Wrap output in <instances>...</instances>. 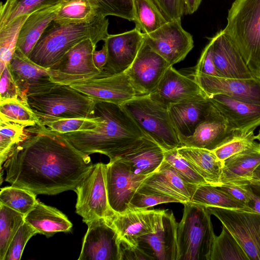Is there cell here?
Masks as SVG:
<instances>
[{
	"instance_id": "cell-57",
	"label": "cell",
	"mask_w": 260,
	"mask_h": 260,
	"mask_svg": "<svg viewBox=\"0 0 260 260\" xmlns=\"http://www.w3.org/2000/svg\"><path fill=\"white\" fill-rule=\"evenodd\" d=\"M250 183L254 184L260 186V180L253 178L250 181Z\"/></svg>"
},
{
	"instance_id": "cell-28",
	"label": "cell",
	"mask_w": 260,
	"mask_h": 260,
	"mask_svg": "<svg viewBox=\"0 0 260 260\" xmlns=\"http://www.w3.org/2000/svg\"><path fill=\"white\" fill-rule=\"evenodd\" d=\"M165 150L153 140L145 137L130 151L119 157L135 174L149 175L164 161Z\"/></svg>"
},
{
	"instance_id": "cell-14",
	"label": "cell",
	"mask_w": 260,
	"mask_h": 260,
	"mask_svg": "<svg viewBox=\"0 0 260 260\" xmlns=\"http://www.w3.org/2000/svg\"><path fill=\"white\" fill-rule=\"evenodd\" d=\"M85 234L78 260H121L120 241L116 231L105 218L86 223Z\"/></svg>"
},
{
	"instance_id": "cell-15",
	"label": "cell",
	"mask_w": 260,
	"mask_h": 260,
	"mask_svg": "<svg viewBox=\"0 0 260 260\" xmlns=\"http://www.w3.org/2000/svg\"><path fill=\"white\" fill-rule=\"evenodd\" d=\"M177 225L173 212L162 209L155 231L139 238L138 246L152 260H178Z\"/></svg>"
},
{
	"instance_id": "cell-56",
	"label": "cell",
	"mask_w": 260,
	"mask_h": 260,
	"mask_svg": "<svg viewBox=\"0 0 260 260\" xmlns=\"http://www.w3.org/2000/svg\"><path fill=\"white\" fill-rule=\"evenodd\" d=\"M253 178L260 180V165L255 170L253 174Z\"/></svg>"
},
{
	"instance_id": "cell-51",
	"label": "cell",
	"mask_w": 260,
	"mask_h": 260,
	"mask_svg": "<svg viewBox=\"0 0 260 260\" xmlns=\"http://www.w3.org/2000/svg\"><path fill=\"white\" fill-rule=\"evenodd\" d=\"M249 184L225 183L218 187L238 201L250 205V199L248 191Z\"/></svg>"
},
{
	"instance_id": "cell-41",
	"label": "cell",
	"mask_w": 260,
	"mask_h": 260,
	"mask_svg": "<svg viewBox=\"0 0 260 260\" xmlns=\"http://www.w3.org/2000/svg\"><path fill=\"white\" fill-rule=\"evenodd\" d=\"M25 128L18 124L0 121L1 169L14 147L24 138Z\"/></svg>"
},
{
	"instance_id": "cell-10",
	"label": "cell",
	"mask_w": 260,
	"mask_h": 260,
	"mask_svg": "<svg viewBox=\"0 0 260 260\" xmlns=\"http://www.w3.org/2000/svg\"><path fill=\"white\" fill-rule=\"evenodd\" d=\"M96 46L87 39L71 48L56 63L47 69L52 81L57 84L70 85L101 75L93 60Z\"/></svg>"
},
{
	"instance_id": "cell-36",
	"label": "cell",
	"mask_w": 260,
	"mask_h": 260,
	"mask_svg": "<svg viewBox=\"0 0 260 260\" xmlns=\"http://www.w3.org/2000/svg\"><path fill=\"white\" fill-rule=\"evenodd\" d=\"M0 121L25 127L40 125L39 120L27 102L19 99L0 102Z\"/></svg>"
},
{
	"instance_id": "cell-2",
	"label": "cell",
	"mask_w": 260,
	"mask_h": 260,
	"mask_svg": "<svg viewBox=\"0 0 260 260\" xmlns=\"http://www.w3.org/2000/svg\"><path fill=\"white\" fill-rule=\"evenodd\" d=\"M94 101V114L101 119L95 128L61 134L77 150L88 155L103 154L112 160L147 137L122 105Z\"/></svg>"
},
{
	"instance_id": "cell-40",
	"label": "cell",
	"mask_w": 260,
	"mask_h": 260,
	"mask_svg": "<svg viewBox=\"0 0 260 260\" xmlns=\"http://www.w3.org/2000/svg\"><path fill=\"white\" fill-rule=\"evenodd\" d=\"M28 16L19 17L0 29V73L12 58L16 49L20 30Z\"/></svg>"
},
{
	"instance_id": "cell-17",
	"label": "cell",
	"mask_w": 260,
	"mask_h": 260,
	"mask_svg": "<svg viewBox=\"0 0 260 260\" xmlns=\"http://www.w3.org/2000/svg\"><path fill=\"white\" fill-rule=\"evenodd\" d=\"M169 67L168 63L144 41L134 61L126 71L138 95H149Z\"/></svg>"
},
{
	"instance_id": "cell-21",
	"label": "cell",
	"mask_w": 260,
	"mask_h": 260,
	"mask_svg": "<svg viewBox=\"0 0 260 260\" xmlns=\"http://www.w3.org/2000/svg\"><path fill=\"white\" fill-rule=\"evenodd\" d=\"M144 41V34L136 27L118 34H109L104 41L108 59L102 74L109 75L125 72L134 61Z\"/></svg>"
},
{
	"instance_id": "cell-58",
	"label": "cell",
	"mask_w": 260,
	"mask_h": 260,
	"mask_svg": "<svg viewBox=\"0 0 260 260\" xmlns=\"http://www.w3.org/2000/svg\"><path fill=\"white\" fill-rule=\"evenodd\" d=\"M255 140H257L260 143V130L259 131V132L258 134L256 136H255Z\"/></svg>"
},
{
	"instance_id": "cell-16",
	"label": "cell",
	"mask_w": 260,
	"mask_h": 260,
	"mask_svg": "<svg viewBox=\"0 0 260 260\" xmlns=\"http://www.w3.org/2000/svg\"><path fill=\"white\" fill-rule=\"evenodd\" d=\"M162 211L128 208L120 213L114 212L105 218L117 232L120 242L138 246L139 238L155 231Z\"/></svg>"
},
{
	"instance_id": "cell-47",
	"label": "cell",
	"mask_w": 260,
	"mask_h": 260,
	"mask_svg": "<svg viewBox=\"0 0 260 260\" xmlns=\"http://www.w3.org/2000/svg\"><path fill=\"white\" fill-rule=\"evenodd\" d=\"M169 203H179V201L167 196L147 194L137 191L131 200L129 208L148 209L158 204Z\"/></svg>"
},
{
	"instance_id": "cell-20",
	"label": "cell",
	"mask_w": 260,
	"mask_h": 260,
	"mask_svg": "<svg viewBox=\"0 0 260 260\" xmlns=\"http://www.w3.org/2000/svg\"><path fill=\"white\" fill-rule=\"evenodd\" d=\"M192 78L207 97L222 94L243 101L260 104V77L236 79L194 72Z\"/></svg>"
},
{
	"instance_id": "cell-24",
	"label": "cell",
	"mask_w": 260,
	"mask_h": 260,
	"mask_svg": "<svg viewBox=\"0 0 260 260\" xmlns=\"http://www.w3.org/2000/svg\"><path fill=\"white\" fill-rule=\"evenodd\" d=\"M209 39L212 44L214 63L221 76L236 79H250L255 77L224 29Z\"/></svg>"
},
{
	"instance_id": "cell-23",
	"label": "cell",
	"mask_w": 260,
	"mask_h": 260,
	"mask_svg": "<svg viewBox=\"0 0 260 260\" xmlns=\"http://www.w3.org/2000/svg\"><path fill=\"white\" fill-rule=\"evenodd\" d=\"M206 94L193 78L186 76L169 67L150 98L166 109L196 96Z\"/></svg>"
},
{
	"instance_id": "cell-55",
	"label": "cell",
	"mask_w": 260,
	"mask_h": 260,
	"mask_svg": "<svg viewBox=\"0 0 260 260\" xmlns=\"http://www.w3.org/2000/svg\"><path fill=\"white\" fill-rule=\"evenodd\" d=\"M202 0H183L184 14L194 13L199 8Z\"/></svg>"
},
{
	"instance_id": "cell-29",
	"label": "cell",
	"mask_w": 260,
	"mask_h": 260,
	"mask_svg": "<svg viewBox=\"0 0 260 260\" xmlns=\"http://www.w3.org/2000/svg\"><path fill=\"white\" fill-rule=\"evenodd\" d=\"M24 221L38 233L47 238L58 232H69L73 226L63 213L38 200L34 208L24 216Z\"/></svg>"
},
{
	"instance_id": "cell-19",
	"label": "cell",
	"mask_w": 260,
	"mask_h": 260,
	"mask_svg": "<svg viewBox=\"0 0 260 260\" xmlns=\"http://www.w3.org/2000/svg\"><path fill=\"white\" fill-rule=\"evenodd\" d=\"M8 67L17 85L19 99L25 102L28 95L46 92L57 84L52 81L47 69L17 49Z\"/></svg>"
},
{
	"instance_id": "cell-3",
	"label": "cell",
	"mask_w": 260,
	"mask_h": 260,
	"mask_svg": "<svg viewBox=\"0 0 260 260\" xmlns=\"http://www.w3.org/2000/svg\"><path fill=\"white\" fill-rule=\"evenodd\" d=\"M108 19L99 14L92 20L79 23L58 24L52 22L36 44L28 58L48 69L73 47L90 39L96 44L108 35Z\"/></svg>"
},
{
	"instance_id": "cell-22",
	"label": "cell",
	"mask_w": 260,
	"mask_h": 260,
	"mask_svg": "<svg viewBox=\"0 0 260 260\" xmlns=\"http://www.w3.org/2000/svg\"><path fill=\"white\" fill-rule=\"evenodd\" d=\"M197 186L185 181L164 160L158 169L143 181L137 191L169 197L184 204L190 202Z\"/></svg>"
},
{
	"instance_id": "cell-26",
	"label": "cell",
	"mask_w": 260,
	"mask_h": 260,
	"mask_svg": "<svg viewBox=\"0 0 260 260\" xmlns=\"http://www.w3.org/2000/svg\"><path fill=\"white\" fill-rule=\"evenodd\" d=\"M212 107L213 104L207 95L202 94L170 107V117L179 139L192 135Z\"/></svg>"
},
{
	"instance_id": "cell-12",
	"label": "cell",
	"mask_w": 260,
	"mask_h": 260,
	"mask_svg": "<svg viewBox=\"0 0 260 260\" xmlns=\"http://www.w3.org/2000/svg\"><path fill=\"white\" fill-rule=\"evenodd\" d=\"M106 165V184L109 205L113 212L120 213L129 208L134 194L149 175L135 174L119 157L110 160Z\"/></svg>"
},
{
	"instance_id": "cell-38",
	"label": "cell",
	"mask_w": 260,
	"mask_h": 260,
	"mask_svg": "<svg viewBox=\"0 0 260 260\" xmlns=\"http://www.w3.org/2000/svg\"><path fill=\"white\" fill-rule=\"evenodd\" d=\"M24 221V215L0 203V260H4L10 242Z\"/></svg>"
},
{
	"instance_id": "cell-53",
	"label": "cell",
	"mask_w": 260,
	"mask_h": 260,
	"mask_svg": "<svg viewBox=\"0 0 260 260\" xmlns=\"http://www.w3.org/2000/svg\"><path fill=\"white\" fill-rule=\"evenodd\" d=\"M248 191L250 203L253 204L252 209L260 214V186L250 183L248 185Z\"/></svg>"
},
{
	"instance_id": "cell-30",
	"label": "cell",
	"mask_w": 260,
	"mask_h": 260,
	"mask_svg": "<svg viewBox=\"0 0 260 260\" xmlns=\"http://www.w3.org/2000/svg\"><path fill=\"white\" fill-rule=\"evenodd\" d=\"M60 4L40 10L29 15L20 30L17 49L27 57L29 56L45 30L53 22Z\"/></svg>"
},
{
	"instance_id": "cell-7",
	"label": "cell",
	"mask_w": 260,
	"mask_h": 260,
	"mask_svg": "<svg viewBox=\"0 0 260 260\" xmlns=\"http://www.w3.org/2000/svg\"><path fill=\"white\" fill-rule=\"evenodd\" d=\"M144 134L165 151L181 147L169 110L149 95H138L122 105Z\"/></svg>"
},
{
	"instance_id": "cell-18",
	"label": "cell",
	"mask_w": 260,
	"mask_h": 260,
	"mask_svg": "<svg viewBox=\"0 0 260 260\" xmlns=\"http://www.w3.org/2000/svg\"><path fill=\"white\" fill-rule=\"evenodd\" d=\"M208 98L224 118L229 132L235 135L253 132L260 126V104L222 94Z\"/></svg>"
},
{
	"instance_id": "cell-50",
	"label": "cell",
	"mask_w": 260,
	"mask_h": 260,
	"mask_svg": "<svg viewBox=\"0 0 260 260\" xmlns=\"http://www.w3.org/2000/svg\"><path fill=\"white\" fill-rule=\"evenodd\" d=\"M167 20L181 18L184 14L183 0H153Z\"/></svg>"
},
{
	"instance_id": "cell-6",
	"label": "cell",
	"mask_w": 260,
	"mask_h": 260,
	"mask_svg": "<svg viewBox=\"0 0 260 260\" xmlns=\"http://www.w3.org/2000/svg\"><path fill=\"white\" fill-rule=\"evenodd\" d=\"M178 223V260H209L215 234L211 214L204 206L184 204Z\"/></svg>"
},
{
	"instance_id": "cell-13",
	"label": "cell",
	"mask_w": 260,
	"mask_h": 260,
	"mask_svg": "<svg viewBox=\"0 0 260 260\" xmlns=\"http://www.w3.org/2000/svg\"><path fill=\"white\" fill-rule=\"evenodd\" d=\"M70 86L95 101L122 105L137 95L126 72L103 75Z\"/></svg>"
},
{
	"instance_id": "cell-52",
	"label": "cell",
	"mask_w": 260,
	"mask_h": 260,
	"mask_svg": "<svg viewBox=\"0 0 260 260\" xmlns=\"http://www.w3.org/2000/svg\"><path fill=\"white\" fill-rule=\"evenodd\" d=\"M121 260H152L150 256L140 246H132L120 242Z\"/></svg>"
},
{
	"instance_id": "cell-46",
	"label": "cell",
	"mask_w": 260,
	"mask_h": 260,
	"mask_svg": "<svg viewBox=\"0 0 260 260\" xmlns=\"http://www.w3.org/2000/svg\"><path fill=\"white\" fill-rule=\"evenodd\" d=\"M37 233L35 229L24 221L10 242L4 260L20 259L26 244Z\"/></svg>"
},
{
	"instance_id": "cell-34",
	"label": "cell",
	"mask_w": 260,
	"mask_h": 260,
	"mask_svg": "<svg viewBox=\"0 0 260 260\" xmlns=\"http://www.w3.org/2000/svg\"><path fill=\"white\" fill-rule=\"evenodd\" d=\"M62 0H6L0 5V29L19 17L60 4Z\"/></svg>"
},
{
	"instance_id": "cell-42",
	"label": "cell",
	"mask_w": 260,
	"mask_h": 260,
	"mask_svg": "<svg viewBox=\"0 0 260 260\" xmlns=\"http://www.w3.org/2000/svg\"><path fill=\"white\" fill-rule=\"evenodd\" d=\"M93 118H73L46 122L42 124L48 130L60 134L95 128L101 122V117L94 114Z\"/></svg>"
},
{
	"instance_id": "cell-35",
	"label": "cell",
	"mask_w": 260,
	"mask_h": 260,
	"mask_svg": "<svg viewBox=\"0 0 260 260\" xmlns=\"http://www.w3.org/2000/svg\"><path fill=\"white\" fill-rule=\"evenodd\" d=\"M133 3L135 27L143 34L152 32L167 22L153 0H133Z\"/></svg>"
},
{
	"instance_id": "cell-39",
	"label": "cell",
	"mask_w": 260,
	"mask_h": 260,
	"mask_svg": "<svg viewBox=\"0 0 260 260\" xmlns=\"http://www.w3.org/2000/svg\"><path fill=\"white\" fill-rule=\"evenodd\" d=\"M36 196L29 190L11 185L1 189L0 203L25 216L37 203Z\"/></svg>"
},
{
	"instance_id": "cell-45",
	"label": "cell",
	"mask_w": 260,
	"mask_h": 260,
	"mask_svg": "<svg viewBox=\"0 0 260 260\" xmlns=\"http://www.w3.org/2000/svg\"><path fill=\"white\" fill-rule=\"evenodd\" d=\"M98 12L105 17L114 16L134 21L133 0H94Z\"/></svg>"
},
{
	"instance_id": "cell-37",
	"label": "cell",
	"mask_w": 260,
	"mask_h": 260,
	"mask_svg": "<svg viewBox=\"0 0 260 260\" xmlns=\"http://www.w3.org/2000/svg\"><path fill=\"white\" fill-rule=\"evenodd\" d=\"M209 260H250L247 254L231 233L222 226L219 236L214 237Z\"/></svg>"
},
{
	"instance_id": "cell-8",
	"label": "cell",
	"mask_w": 260,
	"mask_h": 260,
	"mask_svg": "<svg viewBox=\"0 0 260 260\" xmlns=\"http://www.w3.org/2000/svg\"><path fill=\"white\" fill-rule=\"evenodd\" d=\"M106 164H93L76 186V212L85 223L107 218L114 212L109 205L106 184Z\"/></svg>"
},
{
	"instance_id": "cell-1",
	"label": "cell",
	"mask_w": 260,
	"mask_h": 260,
	"mask_svg": "<svg viewBox=\"0 0 260 260\" xmlns=\"http://www.w3.org/2000/svg\"><path fill=\"white\" fill-rule=\"evenodd\" d=\"M4 164L5 181L38 195L73 190L92 168L89 155L42 125L25 128Z\"/></svg>"
},
{
	"instance_id": "cell-25",
	"label": "cell",
	"mask_w": 260,
	"mask_h": 260,
	"mask_svg": "<svg viewBox=\"0 0 260 260\" xmlns=\"http://www.w3.org/2000/svg\"><path fill=\"white\" fill-rule=\"evenodd\" d=\"M235 136L229 132L220 112L214 106L198 125L193 134L179 138L181 147H196L213 151Z\"/></svg>"
},
{
	"instance_id": "cell-44",
	"label": "cell",
	"mask_w": 260,
	"mask_h": 260,
	"mask_svg": "<svg viewBox=\"0 0 260 260\" xmlns=\"http://www.w3.org/2000/svg\"><path fill=\"white\" fill-rule=\"evenodd\" d=\"M254 132L238 135L213 150L217 157L224 161L229 157L252 147L256 142Z\"/></svg>"
},
{
	"instance_id": "cell-54",
	"label": "cell",
	"mask_w": 260,
	"mask_h": 260,
	"mask_svg": "<svg viewBox=\"0 0 260 260\" xmlns=\"http://www.w3.org/2000/svg\"><path fill=\"white\" fill-rule=\"evenodd\" d=\"M108 59V52L104 44L100 50H95L93 53V60L96 67L102 72L105 67Z\"/></svg>"
},
{
	"instance_id": "cell-5",
	"label": "cell",
	"mask_w": 260,
	"mask_h": 260,
	"mask_svg": "<svg viewBox=\"0 0 260 260\" xmlns=\"http://www.w3.org/2000/svg\"><path fill=\"white\" fill-rule=\"evenodd\" d=\"M27 103L40 125L62 119L95 117V101L70 85L56 84L46 92L29 95Z\"/></svg>"
},
{
	"instance_id": "cell-49",
	"label": "cell",
	"mask_w": 260,
	"mask_h": 260,
	"mask_svg": "<svg viewBox=\"0 0 260 260\" xmlns=\"http://www.w3.org/2000/svg\"><path fill=\"white\" fill-rule=\"evenodd\" d=\"M196 73L214 76H221L215 67L213 60L212 44L209 42L203 49L198 62L195 68Z\"/></svg>"
},
{
	"instance_id": "cell-9",
	"label": "cell",
	"mask_w": 260,
	"mask_h": 260,
	"mask_svg": "<svg viewBox=\"0 0 260 260\" xmlns=\"http://www.w3.org/2000/svg\"><path fill=\"white\" fill-rule=\"evenodd\" d=\"M244 250L250 260H260V214L254 210L208 207Z\"/></svg>"
},
{
	"instance_id": "cell-27",
	"label": "cell",
	"mask_w": 260,
	"mask_h": 260,
	"mask_svg": "<svg viewBox=\"0 0 260 260\" xmlns=\"http://www.w3.org/2000/svg\"><path fill=\"white\" fill-rule=\"evenodd\" d=\"M259 165L260 143L256 142L250 148L224 160L221 176L222 184H250L255 170Z\"/></svg>"
},
{
	"instance_id": "cell-31",
	"label": "cell",
	"mask_w": 260,
	"mask_h": 260,
	"mask_svg": "<svg viewBox=\"0 0 260 260\" xmlns=\"http://www.w3.org/2000/svg\"><path fill=\"white\" fill-rule=\"evenodd\" d=\"M177 150L208 184L216 186L222 185L221 176L224 161L220 160L213 151L187 147H180Z\"/></svg>"
},
{
	"instance_id": "cell-33",
	"label": "cell",
	"mask_w": 260,
	"mask_h": 260,
	"mask_svg": "<svg viewBox=\"0 0 260 260\" xmlns=\"http://www.w3.org/2000/svg\"><path fill=\"white\" fill-rule=\"evenodd\" d=\"M99 14L94 0H62L53 22L58 24L82 23Z\"/></svg>"
},
{
	"instance_id": "cell-48",
	"label": "cell",
	"mask_w": 260,
	"mask_h": 260,
	"mask_svg": "<svg viewBox=\"0 0 260 260\" xmlns=\"http://www.w3.org/2000/svg\"><path fill=\"white\" fill-rule=\"evenodd\" d=\"M0 102L19 99L18 90L8 64L0 73Z\"/></svg>"
},
{
	"instance_id": "cell-11",
	"label": "cell",
	"mask_w": 260,
	"mask_h": 260,
	"mask_svg": "<svg viewBox=\"0 0 260 260\" xmlns=\"http://www.w3.org/2000/svg\"><path fill=\"white\" fill-rule=\"evenodd\" d=\"M181 19L168 21L153 32L144 34L145 42L169 67L183 60L194 46L193 37L183 28Z\"/></svg>"
},
{
	"instance_id": "cell-4",
	"label": "cell",
	"mask_w": 260,
	"mask_h": 260,
	"mask_svg": "<svg viewBox=\"0 0 260 260\" xmlns=\"http://www.w3.org/2000/svg\"><path fill=\"white\" fill-rule=\"evenodd\" d=\"M227 21L224 30L253 75L260 77V0H235Z\"/></svg>"
},
{
	"instance_id": "cell-43",
	"label": "cell",
	"mask_w": 260,
	"mask_h": 260,
	"mask_svg": "<svg viewBox=\"0 0 260 260\" xmlns=\"http://www.w3.org/2000/svg\"><path fill=\"white\" fill-rule=\"evenodd\" d=\"M164 161L188 183L196 185L208 184L190 164L179 154L177 149L165 151Z\"/></svg>"
},
{
	"instance_id": "cell-32",
	"label": "cell",
	"mask_w": 260,
	"mask_h": 260,
	"mask_svg": "<svg viewBox=\"0 0 260 260\" xmlns=\"http://www.w3.org/2000/svg\"><path fill=\"white\" fill-rule=\"evenodd\" d=\"M191 203L208 207H218L230 209L253 210L251 206L245 204L220 189L209 184L197 186L191 199Z\"/></svg>"
}]
</instances>
